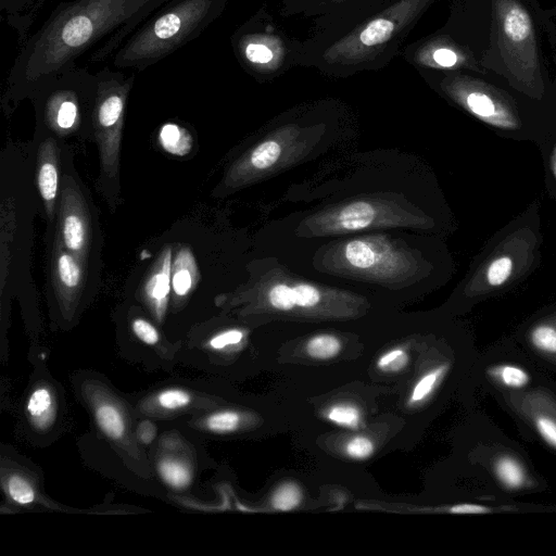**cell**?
Segmentation results:
<instances>
[{"instance_id":"ffe728a7","label":"cell","mask_w":556,"mask_h":556,"mask_svg":"<svg viewBox=\"0 0 556 556\" xmlns=\"http://www.w3.org/2000/svg\"><path fill=\"white\" fill-rule=\"evenodd\" d=\"M375 217V211L369 203L355 202L346 205L339 213L337 223L345 230H357L368 227Z\"/></svg>"},{"instance_id":"7402d4cb","label":"cell","mask_w":556,"mask_h":556,"mask_svg":"<svg viewBox=\"0 0 556 556\" xmlns=\"http://www.w3.org/2000/svg\"><path fill=\"white\" fill-rule=\"evenodd\" d=\"M159 139L162 147L173 154H186L191 148L190 134L178 124H164L160 129Z\"/></svg>"},{"instance_id":"603a6c76","label":"cell","mask_w":556,"mask_h":556,"mask_svg":"<svg viewBox=\"0 0 556 556\" xmlns=\"http://www.w3.org/2000/svg\"><path fill=\"white\" fill-rule=\"evenodd\" d=\"M491 377L501 386L509 390H521L526 388L531 377L529 372L515 364H500L490 369Z\"/></svg>"},{"instance_id":"8fae6325","label":"cell","mask_w":556,"mask_h":556,"mask_svg":"<svg viewBox=\"0 0 556 556\" xmlns=\"http://www.w3.org/2000/svg\"><path fill=\"white\" fill-rule=\"evenodd\" d=\"M403 59L419 72L455 71L468 64L466 52L447 35L439 33L407 45Z\"/></svg>"},{"instance_id":"b9f144b4","label":"cell","mask_w":556,"mask_h":556,"mask_svg":"<svg viewBox=\"0 0 556 556\" xmlns=\"http://www.w3.org/2000/svg\"><path fill=\"white\" fill-rule=\"evenodd\" d=\"M137 437L142 443L150 444L156 437V426L150 420L141 421L137 427Z\"/></svg>"},{"instance_id":"4316f807","label":"cell","mask_w":556,"mask_h":556,"mask_svg":"<svg viewBox=\"0 0 556 556\" xmlns=\"http://www.w3.org/2000/svg\"><path fill=\"white\" fill-rule=\"evenodd\" d=\"M7 492L11 500L20 505H28L35 501V490L21 476H11L7 482Z\"/></svg>"},{"instance_id":"d4e9b609","label":"cell","mask_w":556,"mask_h":556,"mask_svg":"<svg viewBox=\"0 0 556 556\" xmlns=\"http://www.w3.org/2000/svg\"><path fill=\"white\" fill-rule=\"evenodd\" d=\"M345 258L354 267L368 269L374 266L379 257L372 247L363 240H353L345 245Z\"/></svg>"},{"instance_id":"d6a6232c","label":"cell","mask_w":556,"mask_h":556,"mask_svg":"<svg viewBox=\"0 0 556 556\" xmlns=\"http://www.w3.org/2000/svg\"><path fill=\"white\" fill-rule=\"evenodd\" d=\"M533 425L541 440L552 450H556V419L540 414L535 416Z\"/></svg>"},{"instance_id":"ab89813d","label":"cell","mask_w":556,"mask_h":556,"mask_svg":"<svg viewBox=\"0 0 556 556\" xmlns=\"http://www.w3.org/2000/svg\"><path fill=\"white\" fill-rule=\"evenodd\" d=\"M31 4H35V0H0V11L10 18H17Z\"/></svg>"},{"instance_id":"6da1fadb","label":"cell","mask_w":556,"mask_h":556,"mask_svg":"<svg viewBox=\"0 0 556 556\" xmlns=\"http://www.w3.org/2000/svg\"><path fill=\"white\" fill-rule=\"evenodd\" d=\"M169 0H73L60 3L23 43L9 72L5 98L28 97L47 77L76 64L96 47L89 64L112 55L128 37Z\"/></svg>"},{"instance_id":"7a4b0ae2","label":"cell","mask_w":556,"mask_h":556,"mask_svg":"<svg viewBox=\"0 0 556 556\" xmlns=\"http://www.w3.org/2000/svg\"><path fill=\"white\" fill-rule=\"evenodd\" d=\"M435 0H392L351 28L321 40H301L299 66L346 78L388 66Z\"/></svg>"},{"instance_id":"836d02e7","label":"cell","mask_w":556,"mask_h":556,"mask_svg":"<svg viewBox=\"0 0 556 556\" xmlns=\"http://www.w3.org/2000/svg\"><path fill=\"white\" fill-rule=\"evenodd\" d=\"M328 419L340 426L355 428L359 422V412L352 405H337L329 410Z\"/></svg>"},{"instance_id":"3957f363","label":"cell","mask_w":556,"mask_h":556,"mask_svg":"<svg viewBox=\"0 0 556 556\" xmlns=\"http://www.w3.org/2000/svg\"><path fill=\"white\" fill-rule=\"evenodd\" d=\"M542 240L540 203L533 201L482 248L462 283L463 300L473 304L523 282L540 264Z\"/></svg>"},{"instance_id":"cb8c5ba5","label":"cell","mask_w":556,"mask_h":556,"mask_svg":"<svg viewBox=\"0 0 556 556\" xmlns=\"http://www.w3.org/2000/svg\"><path fill=\"white\" fill-rule=\"evenodd\" d=\"M157 470L163 481L176 490L185 489L191 482L189 468L175 459H162L157 465Z\"/></svg>"},{"instance_id":"7bdbcfd3","label":"cell","mask_w":556,"mask_h":556,"mask_svg":"<svg viewBox=\"0 0 556 556\" xmlns=\"http://www.w3.org/2000/svg\"><path fill=\"white\" fill-rule=\"evenodd\" d=\"M404 352L402 350H392V351L388 352L387 354L381 356L380 359L378 361V367L381 368V369H384V367L389 363L394 361L396 357H399Z\"/></svg>"},{"instance_id":"d590c367","label":"cell","mask_w":556,"mask_h":556,"mask_svg":"<svg viewBox=\"0 0 556 556\" xmlns=\"http://www.w3.org/2000/svg\"><path fill=\"white\" fill-rule=\"evenodd\" d=\"M131 329L135 336L144 344L154 345L160 340L156 328L144 318L139 317L134 319Z\"/></svg>"},{"instance_id":"7c38bea8","label":"cell","mask_w":556,"mask_h":556,"mask_svg":"<svg viewBox=\"0 0 556 556\" xmlns=\"http://www.w3.org/2000/svg\"><path fill=\"white\" fill-rule=\"evenodd\" d=\"M87 265L54 239L50 274L54 293L63 309L71 311L80 299Z\"/></svg>"},{"instance_id":"8d00e7d4","label":"cell","mask_w":556,"mask_h":556,"mask_svg":"<svg viewBox=\"0 0 556 556\" xmlns=\"http://www.w3.org/2000/svg\"><path fill=\"white\" fill-rule=\"evenodd\" d=\"M292 288L295 305L309 307L318 303L319 292L315 287L306 283H300Z\"/></svg>"},{"instance_id":"e575fe53","label":"cell","mask_w":556,"mask_h":556,"mask_svg":"<svg viewBox=\"0 0 556 556\" xmlns=\"http://www.w3.org/2000/svg\"><path fill=\"white\" fill-rule=\"evenodd\" d=\"M269 302L278 309L289 311L295 306L293 288L287 285H276L268 294Z\"/></svg>"},{"instance_id":"2e32d148","label":"cell","mask_w":556,"mask_h":556,"mask_svg":"<svg viewBox=\"0 0 556 556\" xmlns=\"http://www.w3.org/2000/svg\"><path fill=\"white\" fill-rule=\"evenodd\" d=\"M26 412L36 428H48L55 417V402L51 391L45 387L36 388L28 397Z\"/></svg>"},{"instance_id":"ba28073f","label":"cell","mask_w":556,"mask_h":556,"mask_svg":"<svg viewBox=\"0 0 556 556\" xmlns=\"http://www.w3.org/2000/svg\"><path fill=\"white\" fill-rule=\"evenodd\" d=\"M98 90L91 110V125L99 148L101 178L117 180L121 140L127 99L134 75L105 66L97 71Z\"/></svg>"},{"instance_id":"f546056e","label":"cell","mask_w":556,"mask_h":556,"mask_svg":"<svg viewBox=\"0 0 556 556\" xmlns=\"http://www.w3.org/2000/svg\"><path fill=\"white\" fill-rule=\"evenodd\" d=\"M301 491L293 483L281 485L273 496V506L279 510H290L299 505Z\"/></svg>"},{"instance_id":"484cf974","label":"cell","mask_w":556,"mask_h":556,"mask_svg":"<svg viewBox=\"0 0 556 556\" xmlns=\"http://www.w3.org/2000/svg\"><path fill=\"white\" fill-rule=\"evenodd\" d=\"M280 153V146L275 141L268 140L252 151L249 162L254 168L266 169L276 163Z\"/></svg>"},{"instance_id":"9c48e42d","label":"cell","mask_w":556,"mask_h":556,"mask_svg":"<svg viewBox=\"0 0 556 556\" xmlns=\"http://www.w3.org/2000/svg\"><path fill=\"white\" fill-rule=\"evenodd\" d=\"M392 0H281L283 17L313 18L308 40H321L342 33L378 12Z\"/></svg>"},{"instance_id":"4dcf8cb0","label":"cell","mask_w":556,"mask_h":556,"mask_svg":"<svg viewBox=\"0 0 556 556\" xmlns=\"http://www.w3.org/2000/svg\"><path fill=\"white\" fill-rule=\"evenodd\" d=\"M445 370L446 366L442 365L424 376L415 386L409 402L417 403L429 395Z\"/></svg>"},{"instance_id":"44dd1931","label":"cell","mask_w":556,"mask_h":556,"mask_svg":"<svg viewBox=\"0 0 556 556\" xmlns=\"http://www.w3.org/2000/svg\"><path fill=\"white\" fill-rule=\"evenodd\" d=\"M94 417L98 426L112 440H119L125 433L123 415L116 406L103 403L97 406Z\"/></svg>"},{"instance_id":"8992f818","label":"cell","mask_w":556,"mask_h":556,"mask_svg":"<svg viewBox=\"0 0 556 556\" xmlns=\"http://www.w3.org/2000/svg\"><path fill=\"white\" fill-rule=\"evenodd\" d=\"M301 40L290 37L261 9L231 36L233 54L255 79L269 80L299 66Z\"/></svg>"},{"instance_id":"f1b7e54d","label":"cell","mask_w":556,"mask_h":556,"mask_svg":"<svg viewBox=\"0 0 556 556\" xmlns=\"http://www.w3.org/2000/svg\"><path fill=\"white\" fill-rule=\"evenodd\" d=\"M240 416L231 410L217 412L205 419V427L215 433H228L236 430Z\"/></svg>"},{"instance_id":"9a60e30c","label":"cell","mask_w":556,"mask_h":556,"mask_svg":"<svg viewBox=\"0 0 556 556\" xmlns=\"http://www.w3.org/2000/svg\"><path fill=\"white\" fill-rule=\"evenodd\" d=\"M199 281V269L192 251L188 247L177 250L172 265V289L178 299L191 293Z\"/></svg>"},{"instance_id":"ac0fdd59","label":"cell","mask_w":556,"mask_h":556,"mask_svg":"<svg viewBox=\"0 0 556 556\" xmlns=\"http://www.w3.org/2000/svg\"><path fill=\"white\" fill-rule=\"evenodd\" d=\"M531 346L544 355H556V309L534 320L528 329Z\"/></svg>"},{"instance_id":"e0dca14e","label":"cell","mask_w":556,"mask_h":556,"mask_svg":"<svg viewBox=\"0 0 556 556\" xmlns=\"http://www.w3.org/2000/svg\"><path fill=\"white\" fill-rule=\"evenodd\" d=\"M540 150L545 175V187L556 200V119L547 121L545 131L536 146Z\"/></svg>"},{"instance_id":"5bb4252c","label":"cell","mask_w":556,"mask_h":556,"mask_svg":"<svg viewBox=\"0 0 556 556\" xmlns=\"http://www.w3.org/2000/svg\"><path fill=\"white\" fill-rule=\"evenodd\" d=\"M59 153L55 140L46 138L38 149L36 182L37 189L50 219L56 213L59 193Z\"/></svg>"},{"instance_id":"74e56055","label":"cell","mask_w":556,"mask_h":556,"mask_svg":"<svg viewBox=\"0 0 556 556\" xmlns=\"http://www.w3.org/2000/svg\"><path fill=\"white\" fill-rule=\"evenodd\" d=\"M242 338V331L238 329H230L212 337L208 341V345L213 350H223L226 346L238 344L241 342Z\"/></svg>"},{"instance_id":"4fadbf2b","label":"cell","mask_w":556,"mask_h":556,"mask_svg":"<svg viewBox=\"0 0 556 556\" xmlns=\"http://www.w3.org/2000/svg\"><path fill=\"white\" fill-rule=\"evenodd\" d=\"M173 249L165 247L150 268L141 294L154 317L161 321L167 309L172 290Z\"/></svg>"},{"instance_id":"52a82bcc","label":"cell","mask_w":556,"mask_h":556,"mask_svg":"<svg viewBox=\"0 0 556 556\" xmlns=\"http://www.w3.org/2000/svg\"><path fill=\"white\" fill-rule=\"evenodd\" d=\"M497 46L510 76L523 92L541 100L544 86L531 16L517 0H494Z\"/></svg>"},{"instance_id":"f35d334b","label":"cell","mask_w":556,"mask_h":556,"mask_svg":"<svg viewBox=\"0 0 556 556\" xmlns=\"http://www.w3.org/2000/svg\"><path fill=\"white\" fill-rule=\"evenodd\" d=\"M374 445L370 440L363 437H357L351 440L346 445V453L357 459L367 458L371 455Z\"/></svg>"},{"instance_id":"83f0119b","label":"cell","mask_w":556,"mask_h":556,"mask_svg":"<svg viewBox=\"0 0 556 556\" xmlns=\"http://www.w3.org/2000/svg\"><path fill=\"white\" fill-rule=\"evenodd\" d=\"M340 342L333 336L314 337L307 344V353L315 358H330L340 351Z\"/></svg>"},{"instance_id":"30bf717a","label":"cell","mask_w":556,"mask_h":556,"mask_svg":"<svg viewBox=\"0 0 556 556\" xmlns=\"http://www.w3.org/2000/svg\"><path fill=\"white\" fill-rule=\"evenodd\" d=\"M55 238L88 264L91 247V219L85 198L75 181L65 176L58 210Z\"/></svg>"},{"instance_id":"1f68e13d","label":"cell","mask_w":556,"mask_h":556,"mask_svg":"<svg viewBox=\"0 0 556 556\" xmlns=\"http://www.w3.org/2000/svg\"><path fill=\"white\" fill-rule=\"evenodd\" d=\"M157 404L168 410L186 407L191 402V395L180 389H169L162 391L156 396Z\"/></svg>"},{"instance_id":"277c9868","label":"cell","mask_w":556,"mask_h":556,"mask_svg":"<svg viewBox=\"0 0 556 556\" xmlns=\"http://www.w3.org/2000/svg\"><path fill=\"white\" fill-rule=\"evenodd\" d=\"M227 0H169L112 55L115 70L143 71L199 37L225 10Z\"/></svg>"},{"instance_id":"5b68a950","label":"cell","mask_w":556,"mask_h":556,"mask_svg":"<svg viewBox=\"0 0 556 556\" xmlns=\"http://www.w3.org/2000/svg\"><path fill=\"white\" fill-rule=\"evenodd\" d=\"M441 91L496 135L538 146L547 121L531 118L507 92L451 71L438 83Z\"/></svg>"},{"instance_id":"d6986e66","label":"cell","mask_w":556,"mask_h":556,"mask_svg":"<svg viewBox=\"0 0 556 556\" xmlns=\"http://www.w3.org/2000/svg\"><path fill=\"white\" fill-rule=\"evenodd\" d=\"M494 475L500 484L509 491H517L525 486L527 481L522 464L511 455H502L494 463Z\"/></svg>"},{"instance_id":"60d3db41","label":"cell","mask_w":556,"mask_h":556,"mask_svg":"<svg viewBox=\"0 0 556 556\" xmlns=\"http://www.w3.org/2000/svg\"><path fill=\"white\" fill-rule=\"evenodd\" d=\"M493 509L489 506L476 504V503H463L451 507L450 511L453 514H468V515H480L490 514Z\"/></svg>"},{"instance_id":"ee69618b","label":"cell","mask_w":556,"mask_h":556,"mask_svg":"<svg viewBox=\"0 0 556 556\" xmlns=\"http://www.w3.org/2000/svg\"><path fill=\"white\" fill-rule=\"evenodd\" d=\"M407 355L405 353L401 354L399 357H396L394 361H392L391 363H389L383 370H389V371H396V370H400L401 368H403L406 363H407Z\"/></svg>"}]
</instances>
